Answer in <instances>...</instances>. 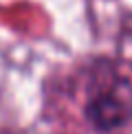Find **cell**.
<instances>
[{"label":"cell","mask_w":132,"mask_h":134,"mask_svg":"<svg viewBox=\"0 0 132 134\" xmlns=\"http://www.w3.org/2000/svg\"><path fill=\"white\" fill-rule=\"evenodd\" d=\"M86 116L99 130H114L132 119V83L125 77H110L88 99Z\"/></svg>","instance_id":"cell-1"}]
</instances>
